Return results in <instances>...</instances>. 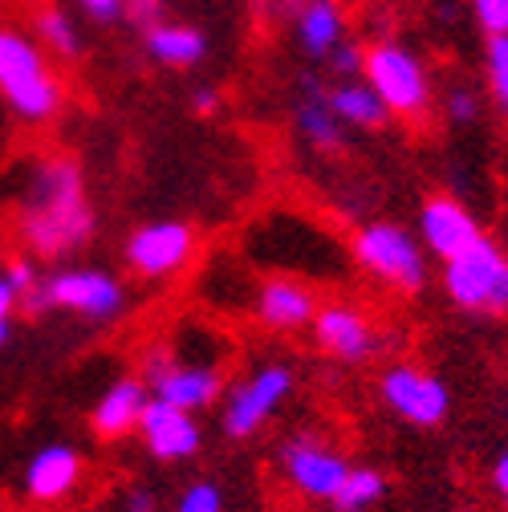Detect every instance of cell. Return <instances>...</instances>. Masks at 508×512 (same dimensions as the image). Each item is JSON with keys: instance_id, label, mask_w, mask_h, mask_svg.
<instances>
[{"instance_id": "cell-1", "label": "cell", "mask_w": 508, "mask_h": 512, "mask_svg": "<svg viewBox=\"0 0 508 512\" xmlns=\"http://www.w3.org/2000/svg\"><path fill=\"white\" fill-rule=\"evenodd\" d=\"M17 232L25 248L45 261L90 248L98 212L90 204L86 175L70 155H41L29 163L17 196Z\"/></svg>"}, {"instance_id": "cell-2", "label": "cell", "mask_w": 508, "mask_h": 512, "mask_svg": "<svg viewBox=\"0 0 508 512\" xmlns=\"http://www.w3.org/2000/svg\"><path fill=\"white\" fill-rule=\"evenodd\" d=\"M0 102L25 126H49L66 106V86L33 33L0 25Z\"/></svg>"}, {"instance_id": "cell-3", "label": "cell", "mask_w": 508, "mask_h": 512, "mask_svg": "<svg viewBox=\"0 0 508 512\" xmlns=\"http://www.w3.org/2000/svg\"><path fill=\"white\" fill-rule=\"evenodd\" d=\"M21 309L29 313H74L86 326H114L131 309V289L126 281L102 265H61L53 273H41L37 289L21 297Z\"/></svg>"}, {"instance_id": "cell-4", "label": "cell", "mask_w": 508, "mask_h": 512, "mask_svg": "<svg viewBox=\"0 0 508 512\" xmlns=\"http://www.w3.org/2000/svg\"><path fill=\"white\" fill-rule=\"evenodd\" d=\"M297 395V370L289 362H261L252 366L244 378H236L220 399V431L232 443H248L252 435H261L281 407Z\"/></svg>"}, {"instance_id": "cell-5", "label": "cell", "mask_w": 508, "mask_h": 512, "mask_svg": "<svg viewBox=\"0 0 508 512\" xmlns=\"http://www.w3.org/2000/svg\"><path fill=\"white\" fill-rule=\"evenodd\" d=\"M350 256L362 273H370L378 285L399 289V293H423L431 281V265L423 240L391 220H370L350 236Z\"/></svg>"}, {"instance_id": "cell-6", "label": "cell", "mask_w": 508, "mask_h": 512, "mask_svg": "<svg viewBox=\"0 0 508 512\" xmlns=\"http://www.w3.org/2000/svg\"><path fill=\"white\" fill-rule=\"evenodd\" d=\"M362 82L383 98V106L395 114V118H423L435 102V86H431V70L427 61L395 41V37H383L366 45V61H362Z\"/></svg>"}, {"instance_id": "cell-7", "label": "cell", "mask_w": 508, "mask_h": 512, "mask_svg": "<svg viewBox=\"0 0 508 512\" xmlns=\"http://www.w3.org/2000/svg\"><path fill=\"white\" fill-rule=\"evenodd\" d=\"M439 285L448 293V301L464 313H508V252L480 236L468 252L443 261Z\"/></svg>"}, {"instance_id": "cell-8", "label": "cell", "mask_w": 508, "mask_h": 512, "mask_svg": "<svg viewBox=\"0 0 508 512\" xmlns=\"http://www.w3.org/2000/svg\"><path fill=\"white\" fill-rule=\"evenodd\" d=\"M350 468L354 464L346 460V452L322 431H293L277 447L281 480L309 504H330Z\"/></svg>"}, {"instance_id": "cell-9", "label": "cell", "mask_w": 508, "mask_h": 512, "mask_svg": "<svg viewBox=\"0 0 508 512\" xmlns=\"http://www.w3.org/2000/svg\"><path fill=\"white\" fill-rule=\"evenodd\" d=\"M139 374L147 382L151 399H159V403H167L175 411H187V415L212 411L224 399V387H228V378H224V370L216 362H183L163 346H155L143 358Z\"/></svg>"}, {"instance_id": "cell-10", "label": "cell", "mask_w": 508, "mask_h": 512, "mask_svg": "<svg viewBox=\"0 0 508 512\" xmlns=\"http://www.w3.org/2000/svg\"><path fill=\"white\" fill-rule=\"evenodd\" d=\"M200 248V232L187 220H147L126 232L122 261L143 281H171L179 277Z\"/></svg>"}, {"instance_id": "cell-11", "label": "cell", "mask_w": 508, "mask_h": 512, "mask_svg": "<svg viewBox=\"0 0 508 512\" xmlns=\"http://www.w3.org/2000/svg\"><path fill=\"white\" fill-rule=\"evenodd\" d=\"M378 399L407 427H439L452 411L448 382L423 366H411V362H395L383 370V378H378Z\"/></svg>"}, {"instance_id": "cell-12", "label": "cell", "mask_w": 508, "mask_h": 512, "mask_svg": "<svg viewBox=\"0 0 508 512\" xmlns=\"http://www.w3.org/2000/svg\"><path fill=\"white\" fill-rule=\"evenodd\" d=\"M309 338L326 358H334L342 366H362L374 354H383V334L370 322V313L350 301L317 305L313 322H309Z\"/></svg>"}, {"instance_id": "cell-13", "label": "cell", "mask_w": 508, "mask_h": 512, "mask_svg": "<svg viewBox=\"0 0 508 512\" xmlns=\"http://www.w3.org/2000/svg\"><path fill=\"white\" fill-rule=\"evenodd\" d=\"M86 480V460L70 439H49L25 460L21 472V488L29 500L37 504H61L66 496L78 492V484Z\"/></svg>"}, {"instance_id": "cell-14", "label": "cell", "mask_w": 508, "mask_h": 512, "mask_svg": "<svg viewBox=\"0 0 508 512\" xmlns=\"http://www.w3.org/2000/svg\"><path fill=\"white\" fill-rule=\"evenodd\" d=\"M139 439L151 460L187 464L204 452V423H200V415H187V411H175V407L151 399L139 419Z\"/></svg>"}, {"instance_id": "cell-15", "label": "cell", "mask_w": 508, "mask_h": 512, "mask_svg": "<svg viewBox=\"0 0 508 512\" xmlns=\"http://www.w3.org/2000/svg\"><path fill=\"white\" fill-rule=\"evenodd\" d=\"M480 236H484L480 220L456 196H431L419 208V240L431 256H439V265L452 261V256H460V252H468Z\"/></svg>"}, {"instance_id": "cell-16", "label": "cell", "mask_w": 508, "mask_h": 512, "mask_svg": "<svg viewBox=\"0 0 508 512\" xmlns=\"http://www.w3.org/2000/svg\"><path fill=\"white\" fill-rule=\"evenodd\" d=\"M326 82L317 74H301L297 78V102H293V131L301 135L305 147H313L317 155H342L350 143V131L338 122V114L326 102Z\"/></svg>"}, {"instance_id": "cell-17", "label": "cell", "mask_w": 508, "mask_h": 512, "mask_svg": "<svg viewBox=\"0 0 508 512\" xmlns=\"http://www.w3.org/2000/svg\"><path fill=\"white\" fill-rule=\"evenodd\" d=\"M317 301L309 285L293 281V277H269L265 285H257V297H252V322L269 334H301L309 330Z\"/></svg>"}, {"instance_id": "cell-18", "label": "cell", "mask_w": 508, "mask_h": 512, "mask_svg": "<svg viewBox=\"0 0 508 512\" xmlns=\"http://www.w3.org/2000/svg\"><path fill=\"white\" fill-rule=\"evenodd\" d=\"M147 403H151V391L143 374H118L90 407V431L98 439H126L131 431H139Z\"/></svg>"}, {"instance_id": "cell-19", "label": "cell", "mask_w": 508, "mask_h": 512, "mask_svg": "<svg viewBox=\"0 0 508 512\" xmlns=\"http://www.w3.org/2000/svg\"><path fill=\"white\" fill-rule=\"evenodd\" d=\"M293 41L309 61H326L346 41V9L338 0H297L293 5Z\"/></svg>"}, {"instance_id": "cell-20", "label": "cell", "mask_w": 508, "mask_h": 512, "mask_svg": "<svg viewBox=\"0 0 508 512\" xmlns=\"http://www.w3.org/2000/svg\"><path fill=\"white\" fill-rule=\"evenodd\" d=\"M143 49L155 66L167 70H196L208 61V33L200 25H187V21H155L151 29H143Z\"/></svg>"}, {"instance_id": "cell-21", "label": "cell", "mask_w": 508, "mask_h": 512, "mask_svg": "<svg viewBox=\"0 0 508 512\" xmlns=\"http://www.w3.org/2000/svg\"><path fill=\"white\" fill-rule=\"evenodd\" d=\"M326 102H330V110L338 114V122L346 126V131H383V126L391 122V110L383 106V98H378L362 78L334 82L326 90Z\"/></svg>"}, {"instance_id": "cell-22", "label": "cell", "mask_w": 508, "mask_h": 512, "mask_svg": "<svg viewBox=\"0 0 508 512\" xmlns=\"http://www.w3.org/2000/svg\"><path fill=\"white\" fill-rule=\"evenodd\" d=\"M33 37L37 45L57 57V61H78L86 53V37L74 21V13H66L61 5H41L37 17H33Z\"/></svg>"}, {"instance_id": "cell-23", "label": "cell", "mask_w": 508, "mask_h": 512, "mask_svg": "<svg viewBox=\"0 0 508 512\" xmlns=\"http://www.w3.org/2000/svg\"><path fill=\"white\" fill-rule=\"evenodd\" d=\"M383 496H387V476L370 464H354L346 472L342 488L334 492L330 508L334 512H370L374 504H383Z\"/></svg>"}, {"instance_id": "cell-24", "label": "cell", "mask_w": 508, "mask_h": 512, "mask_svg": "<svg viewBox=\"0 0 508 512\" xmlns=\"http://www.w3.org/2000/svg\"><path fill=\"white\" fill-rule=\"evenodd\" d=\"M171 512H228V496H224V484L212 480V476H196L187 480L171 504Z\"/></svg>"}, {"instance_id": "cell-25", "label": "cell", "mask_w": 508, "mask_h": 512, "mask_svg": "<svg viewBox=\"0 0 508 512\" xmlns=\"http://www.w3.org/2000/svg\"><path fill=\"white\" fill-rule=\"evenodd\" d=\"M484 78H488V98H492V106L508 118V33L488 37V49H484Z\"/></svg>"}, {"instance_id": "cell-26", "label": "cell", "mask_w": 508, "mask_h": 512, "mask_svg": "<svg viewBox=\"0 0 508 512\" xmlns=\"http://www.w3.org/2000/svg\"><path fill=\"white\" fill-rule=\"evenodd\" d=\"M443 110H448V118L456 126H476L480 114H484V98L472 86H452L448 94H443Z\"/></svg>"}, {"instance_id": "cell-27", "label": "cell", "mask_w": 508, "mask_h": 512, "mask_svg": "<svg viewBox=\"0 0 508 512\" xmlns=\"http://www.w3.org/2000/svg\"><path fill=\"white\" fill-rule=\"evenodd\" d=\"M362 61H366V45H358V41H342L330 57H326V70L334 74V82H354V78H362Z\"/></svg>"}, {"instance_id": "cell-28", "label": "cell", "mask_w": 508, "mask_h": 512, "mask_svg": "<svg viewBox=\"0 0 508 512\" xmlns=\"http://www.w3.org/2000/svg\"><path fill=\"white\" fill-rule=\"evenodd\" d=\"M476 25L484 29V37H500L508 33V0H468Z\"/></svg>"}, {"instance_id": "cell-29", "label": "cell", "mask_w": 508, "mask_h": 512, "mask_svg": "<svg viewBox=\"0 0 508 512\" xmlns=\"http://www.w3.org/2000/svg\"><path fill=\"white\" fill-rule=\"evenodd\" d=\"M74 9L94 25H118L126 17V0H74Z\"/></svg>"}, {"instance_id": "cell-30", "label": "cell", "mask_w": 508, "mask_h": 512, "mask_svg": "<svg viewBox=\"0 0 508 512\" xmlns=\"http://www.w3.org/2000/svg\"><path fill=\"white\" fill-rule=\"evenodd\" d=\"M5 277H9V285L25 297V293H33L37 289V281H41V269L29 261V256H13V261L5 265Z\"/></svg>"}, {"instance_id": "cell-31", "label": "cell", "mask_w": 508, "mask_h": 512, "mask_svg": "<svg viewBox=\"0 0 508 512\" xmlns=\"http://www.w3.org/2000/svg\"><path fill=\"white\" fill-rule=\"evenodd\" d=\"M163 5L167 0H126V17H131L139 29H151L155 21H163Z\"/></svg>"}, {"instance_id": "cell-32", "label": "cell", "mask_w": 508, "mask_h": 512, "mask_svg": "<svg viewBox=\"0 0 508 512\" xmlns=\"http://www.w3.org/2000/svg\"><path fill=\"white\" fill-rule=\"evenodd\" d=\"M122 512H159V496L147 484H131V492L122 496Z\"/></svg>"}, {"instance_id": "cell-33", "label": "cell", "mask_w": 508, "mask_h": 512, "mask_svg": "<svg viewBox=\"0 0 508 512\" xmlns=\"http://www.w3.org/2000/svg\"><path fill=\"white\" fill-rule=\"evenodd\" d=\"M220 110H224L220 90H216V86H196V94H192V114H196V118H216Z\"/></svg>"}, {"instance_id": "cell-34", "label": "cell", "mask_w": 508, "mask_h": 512, "mask_svg": "<svg viewBox=\"0 0 508 512\" xmlns=\"http://www.w3.org/2000/svg\"><path fill=\"white\" fill-rule=\"evenodd\" d=\"M21 309V293L9 285L5 269H0V322H13V313Z\"/></svg>"}, {"instance_id": "cell-35", "label": "cell", "mask_w": 508, "mask_h": 512, "mask_svg": "<svg viewBox=\"0 0 508 512\" xmlns=\"http://www.w3.org/2000/svg\"><path fill=\"white\" fill-rule=\"evenodd\" d=\"M488 480H492V492L508 504V443H504V452L492 460V476H488Z\"/></svg>"}, {"instance_id": "cell-36", "label": "cell", "mask_w": 508, "mask_h": 512, "mask_svg": "<svg viewBox=\"0 0 508 512\" xmlns=\"http://www.w3.org/2000/svg\"><path fill=\"white\" fill-rule=\"evenodd\" d=\"M9 338H13V322H0V350L9 346Z\"/></svg>"}, {"instance_id": "cell-37", "label": "cell", "mask_w": 508, "mask_h": 512, "mask_svg": "<svg viewBox=\"0 0 508 512\" xmlns=\"http://www.w3.org/2000/svg\"><path fill=\"white\" fill-rule=\"evenodd\" d=\"M464 512H472V508H464Z\"/></svg>"}]
</instances>
